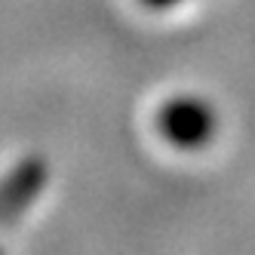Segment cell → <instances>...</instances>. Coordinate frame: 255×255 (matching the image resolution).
Returning a JSON list of instances; mask_svg holds the SVG:
<instances>
[{"label": "cell", "mask_w": 255, "mask_h": 255, "mask_svg": "<svg viewBox=\"0 0 255 255\" xmlns=\"http://www.w3.org/2000/svg\"><path fill=\"white\" fill-rule=\"evenodd\" d=\"M163 126L166 132L178 141V144H197L203 135H209L212 129V117L203 105H194V102H178L172 105L166 117H163Z\"/></svg>", "instance_id": "6da1fadb"}]
</instances>
